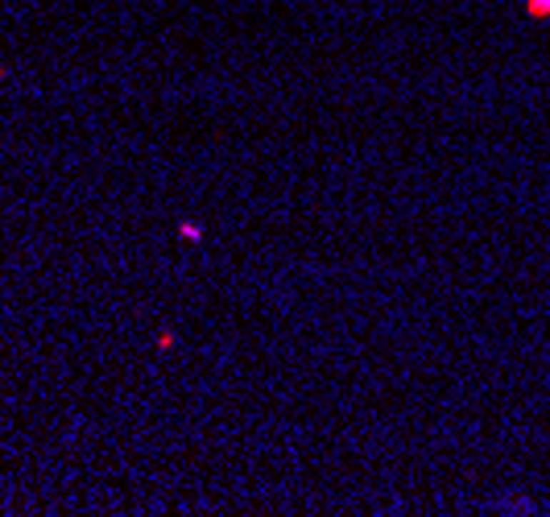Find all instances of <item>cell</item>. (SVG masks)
Returning a JSON list of instances; mask_svg holds the SVG:
<instances>
[{
    "label": "cell",
    "instance_id": "obj_2",
    "mask_svg": "<svg viewBox=\"0 0 550 517\" xmlns=\"http://www.w3.org/2000/svg\"><path fill=\"white\" fill-rule=\"evenodd\" d=\"M203 236V228H195V224H182V240H199Z\"/></svg>",
    "mask_w": 550,
    "mask_h": 517
},
{
    "label": "cell",
    "instance_id": "obj_1",
    "mask_svg": "<svg viewBox=\"0 0 550 517\" xmlns=\"http://www.w3.org/2000/svg\"><path fill=\"white\" fill-rule=\"evenodd\" d=\"M526 9L534 17H550V0H526Z\"/></svg>",
    "mask_w": 550,
    "mask_h": 517
}]
</instances>
